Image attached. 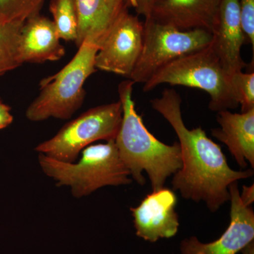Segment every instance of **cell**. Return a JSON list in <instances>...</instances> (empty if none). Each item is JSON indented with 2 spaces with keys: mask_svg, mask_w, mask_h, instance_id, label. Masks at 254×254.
Instances as JSON below:
<instances>
[{
  "mask_svg": "<svg viewBox=\"0 0 254 254\" xmlns=\"http://www.w3.org/2000/svg\"><path fill=\"white\" fill-rule=\"evenodd\" d=\"M212 33V46L225 71L230 76L242 71L247 64L242 59L241 50L246 41L239 0H221Z\"/></svg>",
  "mask_w": 254,
  "mask_h": 254,
  "instance_id": "cell-11",
  "label": "cell"
},
{
  "mask_svg": "<svg viewBox=\"0 0 254 254\" xmlns=\"http://www.w3.org/2000/svg\"><path fill=\"white\" fill-rule=\"evenodd\" d=\"M177 203L173 190L163 187L147 195L138 206L131 208L137 236L151 243L175 237L180 227L175 211Z\"/></svg>",
  "mask_w": 254,
  "mask_h": 254,
  "instance_id": "cell-10",
  "label": "cell"
},
{
  "mask_svg": "<svg viewBox=\"0 0 254 254\" xmlns=\"http://www.w3.org/2000/svg\"><path fill=\"white\" fill-rule=\"evenodd\" d=\"M123 120V106L119 100L91 108L66 123L50 139L35 150L50 158L73 163L82 151L93 142L115 140Z\"/></svg>",
  "mask_w": 254,
  "mask_h": 254,
  "instance_id": "cell-6",
  "label": "cell"
},
{
  "mask_svg": "<svg viewBox=\"0 0 254 254\" xmlns=\"http://www.w3.org/2000/svg\"><path fill=\"white\" fill-rule=\"evenodd\" d=\"M232 84L242 113L254 109V73L242 71L232 75Z\"/></svg>",
  "mask_w": 254,
  "mask_h": 254,
  "instance_id": "cell-19",
  "label": "cell"
},
{
  "mask_svg": "<svg viewBox=\"0 0 254 254\" xmlns=\"http://www.w3.org/2000/svg\"><path fill=\"white\" fill-rule=\"evenodd\" d=\"M231 77L222 67L211 43L206 48L185 55L159 70L145 82L143 91H153L164 83L198 88L210 95V110L220 112L240 106Z\"/></svg>",
  "mask_w": 254,
  "mask_h": 254,
  "instance_id": "cell-4",
  "label": "cell"
},
{
  "mask_svg": "<svg viewBox=\"0 0 254 254\" xmlns=\"http://www.w3.org/2000/svg\"><path fill=\"white\" fill-rule=\"evenodd\" d=\"M243 254H254V242L247 245V247L242 251Z\"/></svg>",
  "mask_w": 254,
  "mask_h": 254,
  "instance_id": "cell-24",
  "label": "cell"
},
{
  "mask_svg": "<svg viewBox=\"0 0 254 254\" xmlns=\"http://www.w3.org/2000/svg\"><path fill=\"white\" fill-rule=\"evenodd\" d=\"M143 38V23L127 8L100 45L95 68L129 78L141 55Z\"/></svg>",
  "mask_w": 254,
  "mask_h": 254,
  "instance_id": "cell-8",
  "label": "cell"
},
{
  "mask_svg": "<svg viewBox=\"0 0 254 254\" xmlns=\"http://www.w3.org/2000/svg\"><path fill=\"white\" fill-rule=\"evenodd\" d=\"M158 0H128V6L134 8L138 16H144L145 19L150 18L152 10Z\"/></svg>",
  "mask_w": 254,
  "mask_h": 254,
  "instance_id": "cell-21",
  "label": "cell"
},
{
  "mask_svg": "<svg viewBox=\"0 0 254 254\" xmlns=\"http://www.w3.org/2000/svg\"><path fill=\"white\" fill-rule=\"evenodd\" d=\"M231 200L230 222L218 240L209 243L200 242L196 237L182 241V254H237L254 240V213L240 198L237 182L229 187Z\"/></svg>",
  "mask_w": 254,
  "mask_h": 254,
  "instance_id": "cell-9",
  "label": "cell"
},
{
  "mask_svg": "<svg viewBox=\"0 0 254 254\" xmlns=\"http://www.w3.org/2000/svg\"><path fill=\"white\" fill-rule=\"evenodd\" d=\"M23 23H0V77L23 64L19 55V38Z\"/></svg>",
  "mask_w": 254,
  "mask_h": 254,
  "instance_id": "cell-16",
  "label": "cell"
},
{
  "mask_svg": "<svg viewBox=\"0 0 254 254\" xmlns=\"http://www.w3.org/2000/svg\"><path fill=\"white\" fill-rule=\"evenodd\" d=\"M182 98L176 91L165 88L160 98L150 100L152 108L163 115L177 133L181 150L182 168L172 182L186 199L203 200L211 212L230 199L229 187L253 176L252 170H232L220 145L207 136L201 127L189 129L182 119Z\"/></svg>",
  "mask_w": 254,
  "mask_h": 254,
  "instance_id": "cell-1",
  "label": "cell"
},
{
  "mask_svg": "<svg viewBox=\"0 0 254 254\" xmlns=\"http://www.w3.org/2000/svg\"><path fill=\"white\" fill-rule=\"evenodd\" d=\"M220 128L211 130L213 136L227 145L237 164L242 168L250 163L254 167V109L246 113L218 112Z\"/></svg>",
  "mask_w": 254,
  "mask_h": 254,
  "instance_id": "cell-15",
  "label": "cell"
},
{
  "mask_svg": "<svg viewBox=\"0 0 254 254\" xmlns=\"http://www.w3.org/2000/svg\"><path fill=\"white\" fill-rule=\"evenodd\" d=\"M133 84L128 79L118 86L123 120L115 141L120 158L135 181L144 185L145 179L142 173L146 172L155 191L163 188L167 179L181 169V150L178 142L165 144L145 127L132 98Z\"/></svg>",
  "mask_w": 254,
  "mask_h": 254,
  "instance_id": "cell-2",
  "label": "cell"
},
{
  "mask_svg": "<svg viewBox=\"0 0 254 254\" xmlns=\"http://www.w3.org/2000/svg\"><path fill=\"white\" fill-rule=\"evenodd\" d=\"M78 21L76 46L88 43L100 48L124 10L126 0H73Z\"/></svg>",
  "mask_w": 254,
  "mask_h": 254,
  "instance_id": "cell-14",
  "label": "cell"
},
{
  "mask_svg": "<svg viewBox=\"0 0 254 254\" xmlns=\"http://www.w3.org/2000/svg\"><path fill=\"white\" fill-rule=\"evenodd\" d=\"M221 0H158L150 18L188 31L204 29L212 33Z\"/></svg>",
  "mask_w": 254,
  "mask_h": 254,
  "instance_id": "cell-12",
  "label": "cell"
},
{
  "mask_svg": "<svg viewBox=\"0 0 254 254\" xmlns=\"http://www.w3.org/2000/svg\"><path fill=\"white\" fill-rule=\"evenodd\" d=\"M50 11L60 39L76 41L78 21L73 0H51Z\"/></svg>",
  "mask_w": 254,
  "mask_h": 254,
  "instance_id": "cell-17",
  "label": "cell"
},
{
  "mask_svg": "<svg viewBox=\"0 0 254 254\" xmlns=\"http://www.w3.org/2000/svg\"><path fill=\"white\" fill-rule=\"evenodd\" d=\"M242 31L245 41L254 50V0H239Z\"/></svg>",
  "mask_w": 254,
  "mask_h": 254,
  "instance_id": "cell-20",
  "label": "cell"
},
{
  "mask_svg": "<svg viewBox=\"0 0 254 254\" xmlns=\"http://www.w3.org/2000/svg\"><path fill=\"white\" fill-rule=\"evenodd\" d=\"M11 110V107L3 103L2 100L0 98V130L9 127L14 121Z\"/></svg>",
  "mask_w": 254,
  "mask_h": 254,
  "instance_id": "cell-22",
  "label": "cell"
},
{
  "mask_svg": "<svg viewBox=\"0 0 254 254\" xmlns=\"http://www.w3.org/2000/svg\"><path fill=\"white\" fill-rule=\"evenodd\" d=\"M45 0H0V23L23 21L39 14Z\"/></svg>",
  "mask_w": 254,
  "mask_h": 254,
  "instance_id": "cell-18",
  "label": "cell"
},
{
  "mask_svg": "<svg viewBox=\"0 0 254 254\" xmlns=\"http://www.w3.org/2000/svg\"><path fill=\"white\" fill-rule=\"evenodd\" d=\"M240 198L246 205L251 206L254 200V185L250 187L244 186L242 193H240Z\"/></svg>",
  "mask_w": 254,
  "mask_h": 254,
  "instance_id": "cell-23",
  "label": "cell"
},
{
  "mask_svg": "<svg viewBox=\"0 0 254 254\" xmlns=\"http://www.w3.org/2000/svg\"><path fill=\"white\" fill-rule=\"evenodd\" d=\"M81 152L77 163L59 161L43 153H39L38 162L43 173L57 182V186L69 187L76 198L102 187L131 183V174L120 158L115 140L88 145Z\"/></svg>",
  "mask_w": 254,
  "mask_h": 254,
  "instance_id": "cell-3",
  "label": "cell"
},
{
  "mask_svg": "<svg viewBox=\"0 0 254 254\" xmlns=\"http://www.w3.org/2000/svg\"><path fill=\"white\" fill-rule=\"evenodd\" d=\"M53 21L41 14L28 18L20 33L19 55L21 63H44L61 60L64 47Z\"/></svg>",
  "mask_w": 254,
  "mask_h": 254,
  "instance_id": "cell-13",
  "label": "cell"
},
{
  "mask_svg": "<svg viewBox=\"0 0 254 254\" xmlns=\"http://www.w3.org/2000/svg\"><path fill=\"white\" fill-rule=\"evenodd\" d=\"M98 49L91 43H82L67 64L41 80L39 94L26 110L28 120L41 122L50 118H71L84 101L85 82L97 71L95 60Z\"/></svg>",
  "mask_w": 254,
  "mask_h": 254,
  "instance_id": "cell-5",
  "label": "cell"
},
{
  "mask_svg": "<svg viewBox=\"0 0 254 254\" xmlns=\"http://www.w3.org/2000/svg\"><path fill=\"white\" fill-rule=\"evenodd\" d=\"M126 1H127V4H128V0H126Z\"/></svg>",
  "mask_w": 254,
  "mask_h": 254,
  "instance_id": "cell-25",
  "label": "cell"
},
{
  "mask_svg": "<svg viewBox=\"0 0 254 254\" xmlns=\"http://www.w3.org/2000/svg\"><path fill=\"white\" fill-rule=\"evenodd\" d=\"M213 33L204 29L182 31L152 18L143 23V47L128 79L144 83L154 73L182 57L208 47Z\"/></svg>",
  "mask_w": 254,
  "mask_h": 254,
  "instance_id": "cell-7",
  "label": "cell"
}]
</instances>
